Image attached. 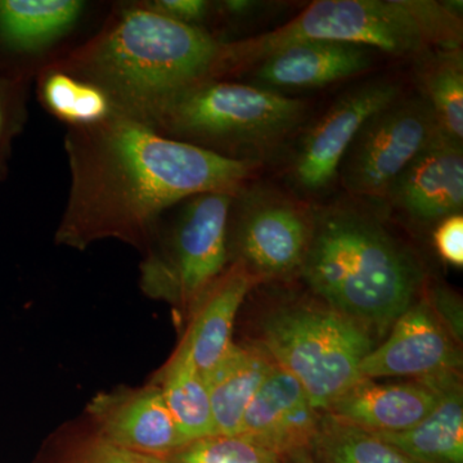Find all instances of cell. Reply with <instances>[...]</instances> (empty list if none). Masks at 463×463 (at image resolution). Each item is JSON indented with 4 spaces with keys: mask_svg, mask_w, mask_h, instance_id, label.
Instances as JSON below:
<instances>
[{
    "mask_svg": "<svg viewBox=\"0 0 463 463\" xmlns=\"http://www.w3.org/2000/svg\"><path fill=\"white\" fill-rule=\"evenodd\" d=\"M417 381L440 392L438 407L410 430L373 434L414 463H463V395L458 373Z\"/></svg>",
    "mask_w": 463,
    "mask_h": 463,
    "instance_id": "obj_18",
    "label": "cell"
},
{
    "mask_svg": "<svg viewBox=\"0 0 463 463\" xmlns=\"http://www.w3.org/2000/svg\"><path fill=\"white\" fill-rule=\"evenodd\" d=\"M41 97L45 109L69 127L100 123L115 115L105 91L53 67L42 76Z\"/></svg>",
    "mask_w": 463,
    "mask_h": 463,
    "instance_id": "obj_24",
    "label": "cell"
},
{
    "mask_svg": "<svg viewBox=\"0 0 463 463\" xmlns=\"http://www.w3.org/2000/svg\"><path fill=\"white\" fill-rule=\"evenodd\" d=\"M439 402L440 392L421 381L386 385L361 379L325 413L365 431L390 434L410 430L426 419Z\"/></svg>",
    "mask_w": 463,
    "mask_h": 463,
    "instance_id": "obj_16",
    "label": "cell"
},
{
    "mask_svg": "<svg viewBox=\"0 0 463 463\" xmlns=\"http://www.w3.org/2000/svg\"><path fill=\"white\" fill-rule=\"evenodd\" d=\"M261 282L242 264L224 270L192 307V318L181 345L201 373H205L233 344L234 321L250 289Z\"/></svg>",
    "mask_w": 463,
    "mask_h": 463,
    "instance_id": "obj_17",
    "label": "cell"
},
{
    "mask_svg": "<svg viewBox=\"0 0 463 463\" xmlns=\"http://www.w3.org/2000/svg\"><path fill=\"white\" fill-rule=\"evenodd\" d=\"M383 201L425 223L462 213V142L439 134L399 175Z\"/></svg>",
    "mask_w": 463,
    "mask_h": 463,
    "instance_id": "obj_13",
    "label": "cell"
},
{
    "mask_svg": "<svg viewBox=\"0 0 463 463\" xmlns=\"http://www.w3.org/2000/svg\"><path fill=\"white\" fill-rule=\"evenodd\" d=\"M154 383L185 444L216 435L205 379L181 345Z\"/></svg>",
    "mask_w": 463,
    "mask_h": 463,
    "instance_id": "obj_21",
    "label": "cell"
},
{
    "mask_svg": "<svg viewBox=\"0 0 463 463\" xmlns=\"http://www.w3.org/2000/svg\"><path fill=\"white\" fill-rule=\"evenodd\" d=\"M321 417L298 381L276 364L250 402L239 435L283 457L309 448Z\"/></svg>",
    "mask_w": 463,
    "mask_h": 463,
    "instance_id": "obj_14",
    "label": "cell"
},
{
    "mask_svg": "<svg viewBox=\"0 0 463 463\" xmlns=\"http://www.w3.org/2000/svg\"><path fill=\"white\" fill-rule=\"evenodd\" d=\"M307 449L316 463H414L373 432L328 413L322 414L318 431Z\"/></svg>",
    "mask_w": 463,
    "mask_h": 463,
    "instance_id": "obj_23",
    "label": "cell"
},
{
    "mask_svg": "<svg viewBox=\"0 0 463 463\" xmlns=\"http://www.w3.org/2000/svg\"><path fill=\"white\" fill-rule=\"evenodd\" d=\"M307 109L304 100L277 91L213 79L174 97L148 128L219 156L258 163L297 132Z\"/></svg>",
    "mask_w": 463,
    "mask_h": 463,
    "instance_id": "obj_5",
    "label": "cell"
},
{
    "mask_svg": "<svg viewBox=\"0 0 463 463\" xmlns=\"http://www.w3.org/2000/svg\"><path fill=\"white\" fill-rule=\"evenodd\" d=\"M374 50L350 43H294L252 67L257 87L277 91L317 90L364 74L373 66Z\"/></svg>",
    "mask_w": 463,
    "mask_h": 463,
    "instance_id": "obj_15",
    "label": "cell"
},
{
    "mask_svg": "<svg viewBox=\"0 0 463 463\" xmlns=\"http://www.w3.org/2000/svg\"><path fill=\"white\" fill-rule=\"evenodd\" d=\"M440 133L428 100L402 94L362 125L344 155L337 181L352 196L383 201L399 175Z\"/></svg>",
    "mask_w": 463,
    "mask_h": 463,
    "instance_id": "obj_9",
    "label": "cell"
},
{
    "mask_svg": "<svg viewBox=\"0 0 463 463\" xmlns=\"http://www.w3.org/2000/svg\"><path fill=\"white\" fill-rule=\"evenodd\" d=\"M224 45L139 3L52 67L105 91L115 115L149 127L183 90L224 78Z\"/></svg>",
    "mask_w": 463,
    "mask_h": 463,
    "instance_id": "obj_2",
    "label": "cell"
},
{
    "mask_svg": "<svg viewBox=\"0 0 463 463\" xmlns=\"http://www.w3.org/2000/svg\"><path fill=\"white\" fill-rule=\"evenodd\" d=\"M461 365L455 340L428 298H422L399 317L385 343L365 356L359 374L368 380L392 376L423 380L458 373Z\"/></svg>",
    "mask_w": 463,
    "mask_h": 463,
    "instance_id": "obj_11",
    "label": "cell"
},
{
    "mask_svg": "<svg viewBox=\"0 0 463 463\" xmlns=\"http://www.w3.org/2000/svg\"><path fill=\"white\" fill-rule=\"evenodd\" d=\"M142 5L161 16L194 27H201L213 9V3L206 0H154Z\"/></svg>",
    "mask_w": 463,
    "mask_h": 463,
    "instance_id": "obj_26",
    "label": "cell"
},
{
    "mask_svg": "<svg viewBox=\"0 0 463 463\" xmlns=\"http://www.w3.org/2000/svg\"><path fill=\"white\" fill-rule=\"evenodd\" d=\"M65 151L71 183L56 242L76 250L109 239L145 250L174 206L205 192L237 191L259 167L118 115L69 127Z\"/></svg>",
    "mask_w": 463,
    "mask_h": 463,
    "instance_id": "obj_1",
    "label": "cell"
},
{
    "mask_svg": "<svg viewBox=\"0 0 463 463\" xmlns=\"http://www.w3.org/2000/svg\"><path fill=\"white\" fill-rule=\"evenodd\" d=\"M274 365L263 347L233 343L223 358L203 373L212 402L216 435H239L250 402Z\"/></svg>",
    "mask_w": 463,
    "mask_h": 463,
    "instance_id": "obj_19",
    "label": "cell"
},
{
    "mask_svg": "<svg viewBox=\"0 0 463 463\" xmlns=\"http://www.w3.org/2000/svg\"><path fill=\"white\" fill-rule=\"evenodd\" d=\"M285 463H316L307 448H298L283 456Z\"/></svg>",
    "mask_w": 463,
    "mask_h": 463,
    "instance_id": "obj_32",
    "label": "cell"
},
{
    "mask_svg": "<svg viewBox=\"0 0 463 463\" xmlns=\"http://www.w3.org/2000/svg\"><path fill=\"white\" fill-rule=\"evenodd\" d=\"M84 8L79 0H0V39L12 50H44L78 24Z\"/></svg>",
    "mask_w": 463,
    "mask_h": 463,
    "instance_id": "obj_20",
    "label": "cell"
},
{
    "mask_svg": "<svg viewBox=\"0 0 463 463\" xmlns=\"http://www.w3.org/2000/svg\"><path fill=\"white\" fill-rule=\"evenodd\" d=\"M313 227V206L267 185L243 184L228 222V254L259 279L300 272Z\"/></svg>",
    "mask_w": 463,
    "mask_h": 463,
    "instance_id": "obj_8",
    "label": "cell"
},
{
    "mask_svg": "<svg viewBox=\"0 0 463 463\" xmlns=\"http://www.w3.org/2000/svg\"><path fill=\"white\" fill-rule=\"evenodd\" d=\"M263 7L264 3L251 2V0H224V2L213 3V8L221 11L223 16L231 18L252 16Z\"/></svg>",
    "mask_w": 463,
    "mask_h": 463,
    "instance_id": "obj_30",
    "label": "cell"
},
{
    "mask_svg": "<svg viewBox=\"0 0 463 463\" xmlns=\"http://www.w3.org/2000/svg\"><path fill=\"white\" fill-rule=\"evenodd\" d=\"M87 413L97 437L129 452L161 458L185 444L156 383L99 392Z\"/></svg>",
    "mask_w": 463,
    "mask_h": 463,
    "instance_id": "obj_12",
    "label": "cell"
},
{
    "mask_svg": "<svg viewBox=\"0 0 463 463\" xmlns=\"http://www.w3.org/2000/svg\"><path fill=\"white\" fill-rule=\"evenodd\" d=\"M234 194L205 192L182 201L169 227L154 232L139 268L146 297L192 309L224 272Z\"/></svg>",
    "mask_w": 463,
    "mask_h": 463,
    "instance_id": "obj_7",
    "label": "cell"
},
{
    "mask_svg": "<svg viewBox=\"0 0 463 463\" xmlns=\"http://www.w3.org/2000/svg\"><path fill=\"white\" fill-rule=\"evenodd\" d=\"M462 17L432 0H318L272 32L225 42L224 75L251 70L294 43L364 45L399 57L429 48H461Z\"/></svg>",
    "mask_w": 463,
    "mask_h": 463,
    "instance_id": "obj_4",
    "label": "cell"
},
{
    "mask_svg": "<svg viewBox=\"0 0 463 463\" xmlns=\"http://www.w3.org/2000/svg\"><path fill=\"white\" fill-rule=\"evenodd\" d=\"M326 306L383 337L414 303L422 273L413 255L364 210L313 207L300 272Z\"/></svg>",
    "mask_w": 463,
    "mask_h": 463,
    "instance_id": "obj_3",
    "label": "cell"
},
{
    "mask_svg": "<svg viewBox=\"0 0 463 463\" xmlns=\"http://www.w3.org/2000/svg\"><path fill=\"white\" fill-rule=\"evenodd\" d=\"M435 315L443 323L450 336L462 339V307L458 298L444 288H434L429 300Z\"/></svg>",
    "mask_w": 463,
    "mask_h": 463,
    "instance_id": "obj_29",
    "label": "cell"
},
{
    "mask_svg": "<svg viewBox=\"0 0 463 463\" xmlns=\"http://www.w3.org/2000/svg\"><path fill=\"white\" fill-rule=\"evenodd\" d=\"M263 349L306 390L318 412L361 380L359 367L374 343L364 328L330 307L294 304L261 323Z\"/></svg>",
    "mask_w": 463,
    "mask_h": 463,
    "instance_id": "obj_6",
    "label": "cell"
},
{
    "mask_svg": "<svg viewBox=\"0 0 463 463\" xmlns=\"http://www.w3.org/2000/svg\"><path fill=\"white\" fill-rule=\"evenodd\" d=\"M414 79L441 132L463 141V53L461 48H429L414 57Z\"/></svg>",
    "mask_w": 463,
    "mask_h": 463,
    "instance_id": "obj_22",
    "label": "cell"
},
{
    "mask_svg": "<svg viewBox=\"0 0 463 463\" xmlns=\"http://www.w3.org/2000/svg\"><path fill=\"white\" fill-rule=\"evenodd\" d=\"M8 85L0 81V147L5 141V133H7L8 123Z\"/></svg>",
    "mask_w": 463,
    "mask_h": 463,
    "instance_id": "obj_31",
    "label": "cell"
},
{
    "mask_svg": "<svg viewBox=\"0 0 463 463\" xmlns=\"http://www.w3.org/2000/svg\"><path fill=\"white\" fill-rule=\"evenodd\" d=\"M435 248L446 263L453 267L463 265V215L462 213L448 215L438 222L434 231Z\"/></svg>",
    "mask_w": 463,
    "mask_h": 463,
    "instance_id": "obj_27",
    "label": "cell"
},
{
    "mask_svg": "<svg viewBox=\"0 0 463 463\" xmlns=\"http://www.w3.org/2000/svg\"><path fill=\"white\" fill-rule=\"evenodd\" d=\"M160 463H285L283 457L241 435H213L190 441Z\"/></svg>",
    "mask_w": 463,
    "mask_h": 463,
    "instance_id": "obj_25",
    "label": "cell"
},
{
    "mask_svg": "<svg viewBox=\"0 0 463 463\" xmlns=\"http://www.w3.org/2000/svg\"><path fill=\"white\" fill-rule=\"evenodd\" d=\"M402 94L401 85L389 79L365 81L344 93L298 143L289 166L295 187L312 196L327 191L362 125Z\"/></svg>",
    "mask_w": 463,
    "mask_h": 463,
    "instance_id": "obj_10",
    "label": "cell"
},
{
    "mask_svg": "<svg viewBox=\"0 0 463 463\" xmlns=\"http://www.w3.org/2000/svg\"><path fill=\"white\" fill-rule=\"evenodd\" d=\"M71 463H160L155 457L138 455L109 444L99 437L91 439Z\"/></svg>",
    "mask_w": 463,
    "mask_h": 463,
    "instance_id": "obj_28",
    "label": "cell"
}]
</instances>
